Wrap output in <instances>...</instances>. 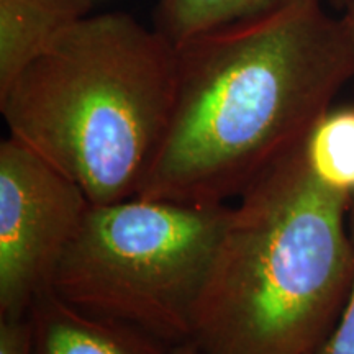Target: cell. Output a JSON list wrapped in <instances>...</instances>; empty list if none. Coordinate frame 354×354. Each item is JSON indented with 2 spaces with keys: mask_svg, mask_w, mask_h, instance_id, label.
Returning <instances> with one entry per match:
<instances>
[{
  "mask_svg": "<svg viewBox=\"0 0 354 354\" xmlns=\"http://www.w3.org/2000/svg\"><path fill=\"white\" fill-rule=\"evenodd\" d=\"M354 79L339 17L323 0L176 46L174 100L136 196L227 203L297 148Z\"/></svg>",
  "mask_w": 354,
  "mask_h": 354,
  "instance_id": "1",
  "label": "cell"
},
{
  "mask_svg": "<svg viewBox=\"0 0 354 354\" xmlns=\"http://www.w3.org/2000/svg\"><path fill=\"white\" fill-rule=\"evenodd\" d=\"M302 143L230 205L194 315L201 354H310L342 313L353 197L312 174Z\"/></svg>",
  "mask_w": 354,
  "mask_h": 354,
  "instance_id": "2",
  "label": "cell"
},
{
  "mask_svg": "<svg viewBox=\"0 0 354 354\" xmlns=\"http://www.w3.org/2000/svg\"><path fill=\"white\" fill-rule=\"evenodd\" d=\"M176 48L123 12L91 13L0 88L8 136L91 203L135 197L174 100Z\"/></svg>",
  "mask_w": 354,
  "mask_h": 354,
  "instance_id": "3",
  "label": "cell"
},
{
  "mask_svg": "<svg viewBox=\"0 0 354 354\" xmlns=\"http://www.w3.org/2000/svg\"><path fill=\"white\" fill-rule=\"evenodd\" d=\"M228 214L227 203L138 196L91 203L51 289L91 315L187 342Z\"/></svg>",
  "mask_w": 354,
  "mask_h": 354,
  "instance_id": "4",
  "label": "cell"
},
{
  "mask_svg": "<svg viewBox=\"0 0 354 354\" xmlns=\"http://www.w3.org/2000/svg\"><path fill=\"white\" fill-rule=\"evenodd\" d=\"M91 201L55 166L8 136L0 143V318L26 317L50 290Z\"/></svg>",
  "mask_w": 354,
  "mask_h": 354,
  "instance_id": "5",
  "label": "cell"
},
{
  "mask_svg": "<svg viewBox=\"0 0 354 354\" xmlns=\"http://www.w3.org/2000/svg\"><path fill=\"white\" fill-rule=\"evenodd\" d=\"M32 354H169L174 344L128 323L91 315L43 292L28 310Z\"/></svg>",
  "mask_w": 354,
  "mask_h": 354,
  "instance_id": "6",
  "label": "cell"
},
{
  "mask_svg": "<svg viewBox=\"0 0 354 354\" xmlns=\"http://www.w3.org/2000/svg\"><path fill=\"white\" fill-rule=\"evenodd\" d=\"M91 13V0H0V88Z\"/></svg>",
  "mask_w": 354,
  "mask_h": 354,
  "instance_id": "7",
  "label": "cell"
},
{
  "mask_svg": "<svg viewBox=\"0 0 354 354\" xmlns=\"http://www.w3.org/2000/svg\"><path fill=\"white\" fill-rule=\"evenodd\" d=\"M297 0H158L153 28L172 46L223 26L281 10Z\"/></svg>",
  "mask_w": 354,
  "mask_h": 354,
  "instance_id": "8",
  "label": "cell"
},
{
  "mask_svg": "<svg viewBox=\"0 0 354 354\" xmlns=\"http://www.w3.org/2000/svg\"><path fill=\"white\" fill-rule=\"evenodd\" d=\"M302 148L308 169L325 187L354 196V105L330 109L307 133Z\"/></svg>",
  "mask_w": 354,
  "mask_h": 354,
  "instance_id": "9",
  "label": "cell"
},
{
  "mask_svg": "<svg viewBox=\"0 0 354 354\" xmlns=\"http://www.w3.org/2000/svg\"><path fill=\"white\" fill-rule=\"evenodd\" d=\"M349 221H351V233L354 240V196ZM310 354H354V276L348 299L343 305V310L335 323L333 330Z\"/></svg>",
  "mask_w": 354,
  "mask_h": 354,
  "instance_id": "10",
  "label": "cell"
},
{
  "mask_svg": "<svg viewBox=\"0 0 354 354\" xmlns=\"http://www.w3.org/2000/svg\"><path fill=\"white\" fill-rule=\"evenodd\" d=\"M0 354H32V325L28 315L0 318Z\"/></svg>",
  "mask_w": 354,
  "mask_h": 354,
  "instance_id": "11",
  "label": "cell"
},
{
  "mask_svg": "<svg viewBox=\"0 0 354 354\" xmlns=\"http://www.w3.org/2000/svg\"><path fill=\"white\" fill-rule=\"evenodd\" d=\"M339 20H342L343 24L344 33H346L349 46H351V51H353V57H354V0H346V3L343 6V15L339 17Z\"/></svg>",
  "mask_w": 354,
  "mask_h": 354,
  "instance_id": "12",
  "label": "cell"
},
{
  "mask_svg": "<svg viewBox=\"0 0 354 354\" xmlns=\"http://www.w3.org/2000/svg\"><path fill=\"white\" fill-rule=\"evenodd\" d=\"M169 354H201V351H198L197 344L192 339H187V342L174 344Z\"/></svg>",
  "mask_w": 354,
  "mask_h": 354,
  "instance_id": "13",
  "label": "cell"
},
{
  "mask_svg": "<svg viewBox=\"0 0 354 354\" xmlns=\"http://www.w3.org/2000/svg\"><path fill=\"white\" fill-rule=\"evenodd\" d=\"M331 2H333L335 6H338V7H342V8H343L344 3H346V0H331Z\"/></svg>",
  "mask_w": 354,
  "mask_h": 354,
  "instance_id": "14",
  "label": "cell"
}]
</instances>
